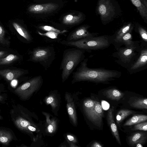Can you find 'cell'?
Masks as SVG:
<instances>
[{"label": "cell", "mask_w": 147, "mask_h": 147, "mask_svg": "<svg viewBox=\"0 0 147 147\" xmlns=\"http://www.w3.org/2000/svg\"><path fill=\"white\" fill-rule=\"evenodd\" d=\"M88 58L80 63L76 71L72 73V82L88 81L98 83H109V81L120 78L121 71L103 68H91L87 66Z\"/></svg>", "instance_id": "1"}, {"label": "cell", "mask_w": 147, "mask_h": 147, "mask_svg": "<svg viewBox=\"0 0 147 147\" xmlns=\"http://www.w3.org/2000/svg\"><path fill=\"white\" fill-rule=\"evenodd\" d=\"M112 36L104 35L88 37L78 40L68 41L63 40L61 43L90 52L91 50H102L108 47L113 44Z\"/></svg>", "instance_id": "2"}, {"label": "cell", "mask_w": 147, "mask_h": 147, "mask_svg": "<svg viewBox=\"0 0 147 147\" xmlns=\"http://www.w3.org/2000/svg\"><path fill=\"white\" fill-rule=\"evenodd\" d=\"M85 52L75 47L64 50L60 67V69L62 70L63 82L68 78L76 67L84 59Z\"/></svg>", "instance_id": "3"}, {"label": "cell", "mask_w": 147, "mask_h": 147, "mask_svg": "<svg viewBox=\"0 0 147 147\" xmlns=\"http://www.w3.org/2000/svg\"><path fill=\"white\" fill-rule=\"evenodd\" d=\"M138 41L134 45L129 47H120L112 54L113 57L117 58L115 61L127 69L136 61L140 53L142 44Z\"/></svg>", "instance_id": "4"}, {"label": "cell", "mask_w": 147, "mask_h": 147, "mask_svg": "<svg viewBox=\"0 0 147 147\" xmlns=\"http://www.w3.org/2000/svg\"><path fill=\"white\" fill-rule=\"evenodd\" d=\"M96 12L105 25L119 16L121 11L116 0H98Z\"/></svg>", "instance_id": "5"}, {"label": "cell", "mask_w": 147, "mask_h": 147, "mask_svg": "<svg viewBox=\"0 0 147 147\" xmlns=\"http://www.w3.org/2000/svg\"><path fill=\"white\" fill-rule=\"evenodd\" d=\"M28 60L38 63L47 70L50 67L55 58V52L53 47H38L34 48L30 53Z\"/></svg>", "instance_id": "6"}, {"label": "cell", "mask_w": 147, "mask_h": 147, "mask_svg": "<svg viewBox=\"0 0 147 147\" xmlns=\"http://www.w3.org/2000/svg\"><path fill=\"white\" fill-rule=\"evenodd\" d=\"M42 82L41 76H35L18 87L14 92L21 98L26 99L41 86Z\"/></svg>", "instance_id": "7"}, {"label": "cell", "mask_w": 147, "mask_h": 147, "mask_svg": "<svg viewBox=\"0 0 147 147\" xmlns=\"http://www.w3.org/2000/svg\"><path fill=\"white\" fill-rule=\"evenodd\" d=\"M147 68V45H143L140 54L136 61L127 69L129 73L131 74L145 69Z\"/></svg>", "instance_id": "8"}, {"label": "cell", "mask_w": 147, "mask_h": 147, "mask_svg": "<svg viewBox=\"0 0 147 147\" xmlns=\"http://www.w3.org/2000/svg\"><path fill=\"white\" fill-rule=\"evenodd\" d=\"M90 27V26L88 25L80 26L70 33L65 40L68 41H73L97 36L99 34L98 33H91L88 31Z\"/></svg>", "instance_id": "9"}, {"label": "cell", "mask_w": 147, "mask_h": 147, "mask_svg": "<svg viewBox=\"0 0 147 147\" xmlns=\"http://www.w3.org/2000/svg\"><path fill=\"white\" fill-rule=\"evenodd\" d=\"M59 5L53 3H48L30 5L28 8L30 12L34 13H48L53 12L58 8Z\"/></svg>", "instance_id": "10"}, {"label": "cell", "mask_w": 147, "mask_h": 147, "mask_svg": "<svg viewBox=\"0 0 147 147\" xmlns=\"http://www.w3.org/2000/svg\"><path fill=\"white\" fill-rule=\"evenodd\" d=\"M103 114V111L100 103L95 101L94 107L90 112L89 118L94 124L100 127Z\"/></svg>", "instance_id": "11"}, {"label": "cell", "mask_w": 147, "mask_h": 147, "mask_svg": "<svg viewBox=\"0 0 147 147\" xmlns=\"http://www.w3.org/2000/svg\"><path fill=\"white\" fill-rule=\"evenodd\" d=\"M134 25L131 22L125 24L119 30L112 35L113 44L115 45L121 38L127 32L132 31L134 27Z\"/></svg>", "instance_id": "12"}, {"label": "cell", "mask_w": 147, "mask_h": 147, "mask_svg": "<svg viewBox=\"0 0 147 147\" xmlns=\"http://www.w3.org/2000/svg\"><path fill=\"white\" fill-rule=\"evenodd\" d=\"M24 73V71L19 69H5L0 70V75L9 81L18 78Z\"/></svg>", "instance_id": "13"}, {"label": "cell", "mask_w": 147, "mask_h": 147, "mask_svg": "<svg viewBox=\"0 0 147 147\" xmlns=\"http://www.w3.org/2000/svg\"><path fill=\"white\" fill-rule=\"evenodd\" d=\"M136 7L145 22H147V0H130Z\"/></svg>", "instance_id": "14"}, {"label": "cell", "mask_w": 147, "mask_h": 147, "mask_svg": "<svg viewBox=\"0 0 147 147\" xmlns=\"http://www.w3.org/2000/svg\"><path fill=\"white\" fill-rule=\"evenodd\" d=\"M114 110L113 107L111 108L108 111L107 115V119L112 133L116 138L118 143L121 145V142L117 126L114 121L113 112Z\"/></svg>", "instance_id": "15"}, {"label": "cell", "mask_w": 147, "mask_h": 147, "mask_svg": "<svg viewBox=\"0 0 147 147\" xmlns=\"http://www.w3.org/2000/svg\"><path fill=\"white\" fill-rule=\"evenodd\" d=\"M83 16L81 13L70 14L65 16L63 18V24L66 25H73L80 23L83 20Z\"/></svg>", "instance_id": "16"}, {"label": "cell", "mask_w": 147, "mask_h": 147, "mask_svg": "<svg viewBox=\"0 0 147 147\" xmlns=\"http://www.w3.org/2000/svg\"><path fill=\"white\" fill-rule=\"evenodd\" d=\"M132 31L129 32L123 36L117 43L114 45L116 49L124 45L125 47H129L135 45L137 42L132 40Z\"/></svg>", "instance_id": "17"}, {"label": "cell", "mask_w": 147, "mask_h": 147, "mask_svg": "<svg viewBox=\"0 0 147 147\" xmlns=\"http://www.w3.org/2000/svg\"><path fill=\"white\" fill-rule=\"evenodd\" d=\"M146 136L145 134L142 133H137L134 134L129 138V142L133 146H142V145L145 142Z\"/></svg>", "instance_id": "18"}, {"label": "cell", "mask_w": 147, "mask_h": 147, "mask_svg": "<svg viewBox=\"0 0 147 147\" xmlns=\"http://www.w3.org/2000/svg\"><path fill=\"white\" fill-rule=\"evenodd\" d=\"M12 25L17 32L27 41L30 42L32 38L27 30L19 24L15 22L12 23Z\"/></svg>", "instance_id": "19"}, {"label": "cell", "mask_w": 147, "mask_h": 147, "mask_svg": "<svg viewBox=\"0 0 147 147\" xmlns=\"http://www.w3.org/2000/svg\"><path fill=\"white\" fill-rule=\"evenodd\" d=\"M147 116L143 115H138L134 116L127 120L124 124V126L136 124L146 121Z\"/></svg>", "instance_id": "20"}, {"label": "cell", "mask_w": 147, "mask_h": 147, "mask_svg": "<svg viewBox=\"0 0 147 147\" xmlns=\"http://www.w3.org/2000/svg\"><path fill=\"white\" fill-rule=\"evenodd\" d=\"M107 97L111 99L118 100L123 96V94L119 90L115 88H111L106 91Z\"/></svg>", "instance_id": "21"}, {"label": "cell", "mask_w": 147, "mask_h": 147, "mask_svg": "<svg viewBox=\"0 0 147 147\" xmlns=\"http://www.w3.org/2000/svg\"><path fill=\"white\" fill-rule=\"evenodd\" d=\"M13 136L8 131L0 129V143L4 145H7L11 141Z\"/></svg>", "instance_id": "22"}, {"label": "cell", "mask_w": 147, "mask_h": 147, "mask_svg": "<svg viewBox=\"0 0 147 147\" xmlns=\"http://www.w3.org/2000/svg\"><path fill=\"white\" fill-rule=\"evenodd\" d=\"M135 31L137 32L139 34L144 42L147 44V31L146 29L142 26L136 23L135 25Z\"/></svg>", "instance_id": "23"}, {"label": "cell", "mask_w": 147, "mask_h": 147, "mask_svg": "<svg viewBox=\"0 0 147 147\" xmlns=\"http://www.w3.org/2000/svg\"><path fill=\"white\" fill-rule=\"evenodd\" d=\"M133 111L127 109H122L119 111L116 115V121L119 125L126 117L133 113Z\"/></svg>", "instance_id": "24"}, {"label": "cell", "mask_w": 147, "mask_h": 147, "mask_svg": "<svg viewBox=\"0 0 147 147\" xmlns=\"http://www.w3.org/2000/svg\"><path fill=\"white\" fill-rule=\"evenodd\" d=\"M19 57L13 54H9L5 57L0 59V65L8 64L19 59Z\"/></svg>", "instance_id": "25"}, {"label": "cell", "mask_w": 147, "mask_h": 147, "mask_svg": "<svg viewBox=\"0 0 147 147\" xmlns=\"http://www.w3.org/2000/svg\"><path fill=\"white\" fill-rule=\"evenodd\" d=\"M131 105V107L136 108L147 109V99H138L132 103Z\"/></svg>", "instance_id": "26"}, {"label": "cell", "mask_w": 147, "mask_h": 147, "mask_svg": "<svg viewBox=\"0 0 147 147\" xmlns=\"http://www.w3.org/2000/svg\"><path fill=\"white\" fill-rule=\"evenodd\" d=\"M39 28L42 30L49 31H53L59 33V34L63 33L64 32H65L66 30H63V31H61L55 28L48 26H41L39 27Z\"/></svg>", "instance_id": "27"}, {"label": "cell", "mask_w": 147, "mask_h": 147, "mask_svg": "<svg viewBox=\"0 0 147 147\" xmlns=\"http://www.w3.org/2000/svg\"><path fill=\"white\" fill-rule=\"evenodd\" d=\"M134 129L136 130L146 131L147 130V122L144 121L136 124L134 125Z\"/></svg>", "instance_id": "28"}, {"label": "cell", "mask_w": 147, "mask_h": 147, "mask_svg": "<svg viewBox=\"0 0 147 147\" xmlns=\"http://www.w3.org/2000/svg\"><path fill=\"white\" fill-rule=\"evenodd\" d=\"M38 33L41 36H46L52 38H57V36L59 34V33L53 31H49L45 33H41L39 32H38Z\"/></svg>", "instance_id": "29"}, {"label": "cell", "mask_w": 147, "mask_h": 147, "mask_svg": "<svg viewBox=\"0 0 147 147\" xmlns=\"http://www.w3.org/2000/svg\"><path fill=\"white\" fill-rule=\"evenodd\" d=\"M5 31L2 26L0 25V43L5 44L6 43V40L4 36Z\"/></svg>", "instance_id": "30"}, {"label": "cell", "mask_w": 147, "mask_h": 147, "mask_svg": "<svg viewBox=\"0 0 147 147\" xmlns=\"http://www.w3.org/2000/svg\"><path fill=\"white\" fill-rule=\"evenodd\" d=\"M101 106L102 108L105 110H107L109 107V103L105 101L102 100L101 102Z\"/></svg>", "instance_id": "31"}, {"label": "cell", "mask_w": 147, "mask_h": 147, "mask_svg": "<svg viewBox=\"0 0 147 147\" xmlns=\"http://www.w3.org/2000/svg\"><path fill=\"white\" fill-rule=\"evenodd\" d=\"M7 55V52L4 51H0V59L4 57Z\"/></svg>", "instance_id": "32"}, {"label": "cell", "mask_w": 147, "mask_h": 147, "mask_svg": "<svg viewBox=\"0 0 147 147\" xmlns=\"http://www.w3.org/2000/svg\"><path fill=\"white\" fill-rule=\"evenodd\" d=\"M92 147H102V146L99 143L94 142L91 146Z\"/></svg>", "instance_id": "33"}, {"label": "cell", "mask_w": 147, "mask_h": 147, "mask_svg": "<svg viewBox=\"0 0 147 147\" xmlns=\"http://www.w3.org/2000/svg\"><path fill=\"white\" fill-rule=\"evenodd\" d=\"M47 129L48 131L50 133L53 132V126L51 125H49Z\"/></svg>", "instance_id": "34"}, {"label": "cell", "mask_w": 147, "mask_h": 147, "mask_svg": "<svg viewBox=\"0 0 147 147\" xmlns=\"http://www.w3.org/2000/svg\"><path fill=\"white\" fill-rule=\"evenodd\" d=\"M53 100V98L52 96H50L48 97L47 100V102L48 104H49L51 103Z\"/></svg>", "instance_id": "35"}, {"label": "cell", "mask_w": 147, "mask_h": 147, "mask_svg": "<svg viewBox=\"0 0 147 147\" xmlns=\"http://www.w3.org/2000/svg\"><path fill=\"white\" fill-rule=\"evenodd\" d=\"M68 112L69 115H73L74 113L73 109L71 107H69L68 109Z\"/></svg>", "instance_id": "36"}, {"label": "cell", "mask_w": 147, "mask_h": 147, "mask_svg": "<svg viewBox=\"0 0 147 147\" xmlns=\"http://www.w3.org/2000/svg\"><path fill=\"white\" fill-rule=\"evenodd\" d=\"M28 129L29 130L33 131H35L36 130V129L35 127L30 125L28 126Z\"/></svg>", "instance_id": "37"}, {"label": "cell", "mask_w": 147, "mask_h": 147, "mask_svg": "<svg viewBox=\"0 0 147 147\" xmlns=\"http://www.w3.org/2000/svg\"><path fill=\"white\" fill-rule=\"evenodd\" d=\"M12 82H11V84L12 86H15L17 83V82L16 80H15V79L13 80H12Z\"/></svg>", "instance_id": "38"}, {"label": "cell", "mask_w": 147, "mask_h": 147, "mask_svg": "<svg viewBox=\"0 0 147 147\" xmlns=\"http://www.w3.org/2000/svg\"><path fill=\"white\" fill-rule=\"evenodd\" d=\"M67 138L70 141H73L74 140V137L71 135H67Z\"/></svg>", "instance_id": "39"}, {"label": "cell", "mask_w": 147, "mask_h": 147, "mask_svg": "<svg viewBox=\"0 0 147 147\" xmlns=\"http://www.w3.org/2000/svg\"><path fill=\"white\" fill-rule=\"evenodd\" d=\"M3 98V97L2 96H0V100H1Z\"/></svg>", "instance_id": "40"}, {"label": "cell", "mask_w": 147, "mask_h": 147, "mask_svg": "<svg viewBox=\"0 0 147 147\" xmlns=\"http://www.w3.org/2000/svg\"><path fill=\"white\" fill-rule=\"evenodd\" d=\"M1 116L0 115V119H1Z\"/></svg>", "instance_id": "41"}, {"label": "cell", "mask_w": 147, "mask_h": 147, "mask_svg": "<svg viewBox=\"0 0 147 147\" xmlns=\"http://www.w3.org/2000/svg\"></svg>", "instance_id": "42"}]
</instances>
